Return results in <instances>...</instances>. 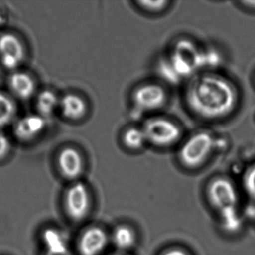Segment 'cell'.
Returning a JSON list of instances; mask_svg holds the SVG:
<instances>
[{
    "instance_id": "1",
    "label": "cell",
    "mask_w": 255,
    "mask_h": 255,
    "mask_svg": "<svg viewBox=\"0 0 255 255\" xmlns=\"http://www.w3.org/2000/svg\"><path fill=\"white\" fill-rule=\"evenodd\" d=\"M189 108L199 117L209 120L228 116L237 104V92L232 83L219 74H204L191 80L186 89Z\"/></svg>"
},
{
    "instance_id": "2",
    "label": "cell",
    "mask_w": 255,
    "mask_h": 255,
    "mask_svg": "<svg viewBox=\"0 0 255 255\" xmlns=\"http://www.w3.org/2000/svg\"><path fill=\"white\" fill-rule=\"evenodd\" d=\"M209 195L225 229L229 231L239 230L241 220L237 210V195L233 185L225 179H218L210 185Z\"/></svg>"
},
{
    "instance_id": "3",
    "label": "cell",
    "mask_w": 255,
    "mask_h": 255,
    "mask_svg": "<svg viewBox=\"0 0 255 255\" xmlns=\"http://www.w3.org/2000/svg\"><path fill=\"white\" fill-rule=\"evenodd\" d=\"M168 63L179 78L188 77L203 68V51L192 41L181 40L174 45Z\"/></svg>"
},
{
    "instance_id": "4",
    "label": "cell",
    "mask_w": 255,
    "mask_h": 255,
    "mask_svg": "<svg viewBox=\"0 0 255 255\" xmlns=\"http://www.w3.org/2000/svg\"><path fill=\"white\" fill-rule=\"evenodd\" d=\"M215 147V139L210 132L201 131L192 135L180 149L181 162L189 168L199 166L210 156Z\"/></svg>"
},
{
    "instance_id": "5",
    "label": "cell",
    "mask_w": 255,
    "mask_h": 255,
    "mask_svg": "<svg viewBox=\"0 0 255 255\" xmlns=\"http://www.w3.org/2000/svg\"><path fill=\"white\" fill-rule=\"evenodd\" d=\"M147 142L158 147H167L178 141L181 130L178 125L165 118L148 119L142 127Z\"/></svg>"
},
{
    "instance_id": "6",
    "label": "cell",
    "mask_w": 255,
    "mask_h": 255,
    "mask_svg": "<svg viewBox=\"0 0 255 255\" xmlns=\"http://www.w3.org/2000/svg\"><path fill=\"white\" fill-rule=\"evenodd\" d=\"M167 94L165 89L159 85H143L135 89L132 95V101L135 108L142 112L159 110L165 105Z\"/></svg>"
},
{
    "instance_id": "7",
    "label": "cell",
    "mask_w": 255,
    "mask_h": 255,
    "mask_svg": "<svg viewBox=\"0 0 255 255\" xmlns=\"http://www.w3.org/2000/svg\"><path fill=\"white\" fill-rule=\"evenodd\" d=\"M66 208L68 214L75 220L83 219L89 208V195L83 183H77L67 193Z\"/></svg>"
},
{
    "instance_id": "8",
    "label": "cell",
    "mask_w": 255,
    "mask_h": 255,
    "mask_svg": "<svg viewBox=\"0 0 255 255\" xmlns=\"http://www.w3.org/2000/svg\"><path fill=\"white\" fill-rule=\"evenodd\" d=\"M23 45L17 37L5 34L0 38V59L5 68H17L23 61Z\"/></svg>"
},
{
    "instance_id": "9",
    "label": "cell",
    "mask_w": 255,
    "mask_h": 255,
    "mask_svg": "<svg viewBox=\"0 0 255 255\" xmlns=\"http://www.w3.org/2000/svg\"><path fill=\"white\" fill-rule=\"evenodd\" d=\"M107 243L105 232L99 228L87 230L80 238L79 249L82 255H98Z\"/></svg>"
},
{
    "instance_id": "10",
    "label": "cell",
    "mask_w": 255,
    "mask_h": 255,
    "mask_svg": "<svg viewBox=\"0 0 255 255\" xmlns=\"http://www.w3.org/2000/svg\"><path fill=\"white\" fill-rule=\"evenodd\" d=\"M45 125V119L42 116L30 115L17 122L14 127V132L20 139L29 140L41 133Z\"/></svg>"
},
{
    "instance_id": "11",
    "label": "cell",
    "mask_w": 255,
    "mask_h": 255,
    "mask_svg": "<svg viewBox=\"0 0 255 255\" xmlns=\"http://www.w3.org/2000/svg\"><path fill=\"white\" fill-rule=\"evenodd\" d=\"M59 165L62 174L68 178H77L83 171V159L80 153L73 148H66L61 152Z\"/></svg>"
},
{
    "instance_id": "12",
    "label": "cell",
    "mask_w": 255,
    "mask_h": 255,
    "mask_svg": "<svg viewBox=\"0 0 255 255\" xmlns=\"http://www.w3.org/2000/svg\"><path fill=\"white\" fill-rule=\"evenodd\" d=\"M46 245L44 255H72L62 234L55 230H47L44 234Z\"/></svg>"
},
{
    "instance_id": "13",
    "label": "cell",
    "mask_w": 255,
    "mask_h": 255,
    "mask_svg": "<svg viewBox=\"0 0 255 255\" xmlns=\"http://www.w3.org/2000/svg\"><path fill=\"white\" fill-rule=\"evenodd\" d=\"M10 86L13 92L19 98H30L35 92V83L28 74L23 72L14 73L10 78Z\"/></svg>"
},
{
    "instance_id": "14",
    "label": "cell",
    "mask_w": 255,
    "mask_h": 255,
    "mask_svg": "<svg viewBox=\"0 0 255 255\" xmlns=\"http://www.w3.org/2000/svg\"><path fill=\"white\" fill-rule=\"evenodd\" d=\"M59 104L64 116L68 119H80L84 115L86 110L84 101L77 95H66L61 100Z\"/></svg>"
},
{
    "instance_id": "15",
    "label": "cell",
    "mask_w": 255,
    "mask_h": 255,
    "mask_svg": "<svg viewBox=\"0 0 255 255\" xmlns=\"http://www.w3.org/2000/svg\"><path fill=\"white\" fill-rule=\"evenodd\" d=\"M124 144L132 150H139L147 142V137L142 128H130L124 133Z\"/></svg>"
},
{
    "instance_id": "16",
    "label": "cell",
    "mask_w": 255,
    "mask_h": 255,
    "mask_svg": "<svg viewBox=\"0 0 255 255\" xmlns=\"http://www.w3.org/2000/svg\"><path fill=\"white\" fill-rule=\"evenodd\" d=\"M59 104L57 97L50 91H44L40 94L37 101V107L41 116H50Z\"/></svg>"
},
{
    "instance_id": "17",
    "label": "cell",
    "mask_w": 255,
    "mask_h": 255,
    "mask_svg": "<svg viewBox=\"0 0 255 255\" xmlns=\"http://www.w3.org/2000/svg\"><path fill=\"white\" fill-rule=\"evenodd\" d=\"M113 241L119 249H127L133 245L135 242V235L130 228L121 226L115 231Z\"/></svg>"
},
{
    "instance_id": "18",
    "label": "cell",
    "mask_w": 255,
    "mask_h": 255,
    "mask_svg": "<svg viewBox=\"0 0 255 255\" xmlns=\"http://www.w3.org/2000/svg\"><path fill=\"white\" fill-rule=\"evenodd\" d=\"M15 112V106L12 101L8 97L0 94V128L11 122Z\"/></svg>"
},
{
    "instance_id": "19",
    "label": "cell",
    "mask_w": 255,
    "mask_h": 255,
    "mask_svg": "<svg viewBox=\"0 0 255 255\" xmlns=\"http://www.w3.org/2000/svg\"><path fill=\"white\" fill-rule=\"evenodd\" d=\"M139 8L150 13H159L164 11L169 4L168 1H138L137 2Z\"/></svg>"
},
{
    "instance_id": "20",
    "label": "cell",
    "mask_w": 255,
    "mask_h": 255,
    "mask_svg": "<svg viewBox=\"0 0 255 255\" xmlns=\"http://www.w3.org/2000/svg\"><path fill=\"white\" fill-rule=\"evenodd\" d=\"M244 184L249 195L255 199V166L252 167L246 173Z\"/></svg>"
},
{
    "instance_id": "21",
    "label": "cell",
    "mask_w": 255,
    "mask_h": 255,
    "mask_svg": "<svg viewBox=\"0 0 255 255\" xmlns=\"http://www.w3.org/2000/svg\"><path fill=\"white\" fill-rule=\"evenodd\" d=\"M10 142L6 135L0 132V159L4 157L9 151Z\"/></svg>"
},
{
    "instance_id": "22",
    "label": "cell",
    "mask_w": 255,
    "mask_h": 255,
    "mask_svg": "<svg viewBox=\"0 0 255 255\" xmlns=\"http://www.w3.org/2000/svg\"><path fill=\"white\" fill-rule=\"evenodd\" d=\"M164 255H187L183 251L178 250V249H174V250H171L169 252H166Z\"/></svg>"
},
{
    "instance_id": "23",
    "label": "cell",
    "mask_w": 255,
    "mask_h": 255,
    "mask_svg": "<svg viewBox=\"0 0 255 255\" xmlns=\"http://www.w3.org/2000/svg\"><path fill=\"white\" fill-rule=\"evenodd\" d=\"M242 3L249 9L255 10V1H243Z\"/></svg>"
},
{
    "instance_id": "24",
    "label": "cell",
    "mask_w": 255,
    "mask_h": 255,
    "mask_svg": "<svg viewBox=\"0 0 255 255\" xmlns=\"http://www.w3.org/2000/svg\"><path fill=\"white\" fill-rule=\"evenodd\" d=\"M119 255V254H116V255Z\"/></svg>"
}]
</instances>
